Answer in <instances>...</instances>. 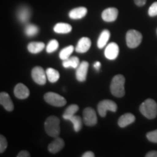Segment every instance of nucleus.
Here are the masks:
<instances>
[{"mask_svg": "<svg viewBox=\"0 0 157 157\" xmlns=\"http://www.w3.org/2000/svg\"><path fill=\"white\" fill-rule=\"evenodd\" d=\"M45 101L48 104L56 107L64 106L66 104V99L56 93H47L44 96Z\"/></svg>", "mask_w": 157, "mask_h": 157, "instance_id": "39448f33", "label": "nucleus"}, {"mask_svg": "<svg viewBox=\"0 0 157 157\" xmlns=\"http://www.w3.org/2000/svg\"><path fill=\"white\" fill-rule=\"evenodd\" d=\"M83 121L87 126H94L98 122L95 111L93 108L87 107L83 111Z\"/></svg>", "mask_w": 157, "mask_h": 157, "instance_id": "6e6552de", "label": "nucleus"}, {"mask_svg": "<svg viewBox=\"0 0 157 157\" xmlns=\"http://www.w3.org/2000/svg\"><path fill=\"white\" fill-rule=\"evenodd\" d=\"M91 47V40L88 37H82L78 40L76 47V51L78 53H84L87 52Z\"/></svg>", "mask_w": 157, "mask_h": 157, "instance_id": "2eb2a0df", "label": "nucleus"}, {"mask_svg": "<svg viewBox=\"0 0 157 157\" xmlns=\"http://www.w3.org/2000/svg\"><path fill=\"white\" fill-rule=\"evenodd\" d=\"M25 34L29 37H32L36 36L39 33V28L34 24H27L25 25Z\"/></svg>", "mask_w": 157, "mask_h": 157, "instance_id": "393cba45", "label": "nucleus"}, {"mask_svg": "<svg viewBox=\"0 0 157 157\" xmlns=\"http://www.w3.org/2000/svg\"><path fill=\"white\" fill-rule=\"evenodd\" d=\"M44 129L47 134L50 137H58L60 132V119L55 116H50L46 119L44 122Z\"/></svg>", "mask_w": 157, "mask_h": 157, "instance_id": "7ed1b4c3", "label": "nucleus"}, {"mask_svg": "<svg viewBox=\"0 0 157 157\" xmlns=\"http://www.w3.org/2000/svg\"><path fill=\"white\" fill-rule=\"evenodd\" d=\"M66 120L71 121V123L73 124L74 125V129L75 132H77L78 131H80V129H82V118L78 117V116L73 115L71 116V117H68Z\"/></svg>", "mask_w": 157, "mask_h": 157, "instance_id": "b1692460", "label": "nucleus"}, {"mask_svg": "<svg viewBox=\"0 0 157 157\" xmlns=\"http://www.w3.org/2000/svg\"><path fill=\"white\" fill-rule=\"evenodd\" d=\"M74 50V46H72V45H69V46L66 47V48H63L61 51H60V54H59V57H60V58L62 60H66V59L70 58V56L73 53Z\"/></svg>", "mask_w": 157, "mask_h": 157, "instance_id": "bb28decb", "label": "nucleus"}, {"mask_svg": "<svg viewBox=\"0 0 157 157\" xmlns=\"http://www.w3.org/2000/svg\"><path fill=\"white\" fill-rule=\"evenodd\" d=\"M79 59L76 56L71 57V58H69L66 59V60H63V66L66 68H77L78 66H79Z\"/></svg>", "mask_w": 157, "mask_h": 157, "instance_id": "4be33fe9", "label": "nucleus"}, {"mask_svg": "<svg viewBox=\"0 0 157 157\" xmlns=\"http://www.w3.org/2000/svg\"><path fill=\"white\" fill-rule=\"evenodd\" d=\"M58 47L59 44L58 41L56 39H52V40L49 42L48 46H47L46 51L48 53H52V52H55L58 48Z\"/></svg>", "mask_w": 157, "mask_h": 157, "instance_id": "cd10ccee", "label": "nucleus"}, {"mask_svg": "<svg viewBox=\"0 0 157 157\" xmlns=\"http://www.w3.org/2000/svg\"><path fill=\"white\" fill-rule=\"evenodd\" d=\"M146 157H157V151H151L147 153L146 155Z\"/></svg>", "mask_w": 157, "mask_h": 157, "instance_id": "72a5a7b5", "label": "nucleus"}, {"mask_svg": "<svg viewBox=\"0 0 157 157\" xmlns=\"http://www.w3.org/2000/svg\"><path fill=\"white\" fill-rule=\"evenodd\" d=\"M30 92L29 88L22 83L16 84L14 89V95L18 99H25L29 96Z\"/></svg>", "mask_w": 157, "mask_h": 157, "instance_id": "ddd939ff", "label": "nucleus"}, {"mask_svg": "<svg viewBox=\"0 0 157 157\" xmlns=\"http://www.w3.org/2000/svg\"><path fill=\"white\" fill-rule=\"evenodd\" d=\"M147 139L152 143H157V129L154 131H151L147 133Z\"/></svg>", "mask_w": 157, "mask_h": 157, "instance_id": "c85d7f7f", "label": "nucleus"}, {"mask_svg": "<svg viewBox=\"0 0 157 157\" xmlns=\"http://www.w3.org/2000/svg\"><path fill=\"white\" fill-rule=\"evenodd\" d=\"M101 67V63L99 61H96L95 63H94V68H95L97 71H99Z\"/></svg>", "mask_w": 157, "mask_h": 157, "instance_id": "c9c22d12", "label": "nucleus"}, {"mask_svg": "<svg viewBox=\"0 0 157 157\" xmlns=\"http://www.w3.org/2000/svg\"><path fill=\"white\" fill-rule=\"evenodd\" d=\"M148 15L151 17H154L157 15V2H155L151 5L148 9Z\"/></svg>", "mask_w": 157, "mask_h": 157, "instance_id": "7c9ffc66", "label": "nucleus"}, {"mask_svg": "<svg viewBox=\"0 0 157 157\" xmlns=\"http://www.w3.org/2000/svg\"><path fill=\"white\" fill-rule=\"evenodd\" d=\"M87 9L84 7H76L71 10L68 13V16L70 18L74 19V20H78L81 19L82 17H84L87 15Z\"/></svg>", "mask_w": 157, "mask_h": 157, "instance_id": "a211bd4d", "label": "nucleus"}, {"mask_svg": "<svg viewBox=\"0 0 157 157\" xmlns=\"http://www.w3.org/2000/svg\"><path fill=\"white\" fill-rule=\"evenodd\" d=\"M140 113L148 119H154L157 116V103L153 99H147L139 108Z\"/></svg>", "mask_w": 157, "mask_h": 157, "instance_id": "f03ea898", "label": "nucleus"}, {"mask_svg": "<svg viewBox=\"0 0 157 157\" xmlns=\"http://www.w3.org/2000/svg\"><path fill=\"white\" fill-rule=\"evenodd\" d=\"M64 140L60 137H56L48 146V151L52 154H56L61 151L64 147Z\"/></svg>", "mask_w": 157, "mask_h": 157, "instance_id": "dca6fc26", "label": "nucleus"}, {"mask_svg": "<svg viewBox=\"0 0 157 157\" xmlns=\"http://www.w3.org/2000/svg\"><path fill=\"white\" fill-rule=\"evenodd\" d=\"M31 155L27 151H22L17 155V157H29Z\"/></svg>", "mask_w": 157, "mask_h": 157, "instance_id": "2f4dec72", "label": "nucleus"}, {"mask_svg": "<svg viewBox=\"0 0 157 157\" xmlns=\"http://www.w3.org/2000/svg\"><path fill=\"white\" fill-rule=\"evenodd\" d=\"M54 31L58 34H68L72 30L71 25L68 23H58L54 26Z\"/></svg>", "mask_w": 157, "mask_h": 157, "instance_id": "aec40b11", "label": "nucleus"}, {"mask_svg": "<svg viewBox=\"0 0 157 157\" xmlns=\"http://www.w3.org/2000/svg\"><path fill=\"white\" fill-rule=\"evenodd\" d=\"M82 157H94L95 156V154H94L93 152L92 151H87L82 156Z\"/></svg>", "mask_w": 157, "mask_h": 157, "instance_id": "f704fd0d", "label": "nucleus"}, {"mask_svg": "<svg viewBox=\"0 0 157 157\" xmlns=\"http://www.w3.org/2000/svg\"><path fill=\"white\" fill-rule=\"evenodd\" d=\"M31 76H32L33 80L39 85H44L46 84L47 74L46 71L41 66H35L31 71Z\"/></svg>", "mask_w": 157, "mask_h": 157, "instance_id": "0eeeda50", "label": "nucleus"}, {"mask_svg": "<svg viewBox=\"0 0 157 157\" xmlns=\"http://www.w3.org/2000/svg\"><path fill=\"white\" fill-rule=\"evenodd\" d=\"M142 34L136 30H129L126 34V42L127 47L131 49L136 48L142 42Z\"/></svg>", "mask_w": 157, "mask_h": 157, "instance_id": "20e7f679", "label": "nucleus"}, {"mask_svg": "<svg viewBox=\"0 0 157 157\" xmlns=\"http://www.w3.org/2000/svg\"><path fill=\"white\" fill-rule=\"evenodd\" d=\"M119 11L115 7H109L105 9L101 14V17L105 22H113L117 20Z\"/></svg>", "mask_w": 157, "mask_h": 157, "instance_id": "9b49d317", "label": "nucleus"}, {"mask_svg": "<svg viewBox=\"0 0 157 157\" xmlns=\"http://www.w3.org/2000/svg\"><path fill=\"white\" fill-rule=\"evenodd\" d=\"M78 110V106L76 104H72V105H70L69 106H68L67 109L65 110L63 114V118L66 120L69 117H71V116L75 115V113L77 112Z\"/></svg>", "mask_w": 157, "mask_h": 157, "instance_id": "a878e982", "label": "nucleus"}, {"mask_svg": "<svg viewBox=\"0 0 157 157\" xmlns=\"http://www.w3.org/2000/svg\"><path fill=\"white\" fill-rule=\"evenodd\" d=\"M89 68V63L87 61L80 63L79 66L76 68V77L78 82H84L87 78V74Z\"/></svg>", "mask_w": 157, "mask_h": 157, "instance_id": "f8f14e48", "label": "nucleus"}, {"mask_svg": "<svg viewBox=\"0 0 157 157\" xmlns=\"http://www.w3.org/2000/svg\"><path fill=\"white\" fill-rule=\"evenodd\" d=\"M135 5L138 7H142V6L146 5V0H134Z\"/></svg>", "mask_w": 157, "mask_h": 157, "instance_id": "473e14b6", "label": "nucleus"}, {"mask_svg": "<svg viewBox=\"0 0 157 157\" xmlns=\"http://www.w3.org/2000/svg\"><path fill=\"white\" fill-rule=\"evenodd\" d=\"M135 121V117L132 113H127L121 116L118 120V124L120 127H125Z\"/></svg>", "mask_w": 157, "mask_h": 157, "instance_id": "f3484780", "label": "nucleus"}, {"mask_svg": "<svg viewBox=\"0 0 157 157\" xmlns=\"http://www.w3.org/2000/svg\"><path fill=\"white\" fill-rule=\"evenodd\" d=\"M110 38V31L107 29L103 30L100 34L99 37L98 39V48L99 49L103 48L105 45L107 44L108 42H109Z\"/></svg>", "mask_w": 157, "mask_h": 157, "instance_id": "6ab92c4d", "label": "nucleus"}, {"mask_svg": "<svg viewBox=\"0 0 157 157\" xmlns=\"http://www.w3.org/2000/svg\"><path fill=\"white\" fill-rule=\"evenodd\" d=\"M31 15V9L28 6L23 5L20 7L17 10V17L18 21L22 23H26L30 19Z\"/></svg>", "mask_w": 157, "mask_h": 157, "instance_id": "9d476101", "label": "nucleus"}, {"mask_svg": "<svg viewBox=\"0 0 157 157\" xmlns=\"http://www.w3.org/2000/svg\"><path fill=\"white\" fill-rule=\"evenodd\" d=\"M47 78L51 83H56L60 78V74L58 71L52 68H48L46 70Z\"/></svg>", "mask_w": 157, "mask_h": 157, "instance_id": "5701e85b", "label": "nucleus"}, {"mask_svg": "<svg viewBox=\"0 0 157 157\" xmlns=\"http://www.w3.org/2000/svg\"><path fill=\"white\" fill-rule=\"evenodd\" d=\"M125 78L123 75L118 74L112 78L110 85L111 93L117 98H122L125 95Z\"/></svg>", "mask_w": 157, "mask_h": 157, "instance_id": "f257e3e1", "label": "nucleus"}, {"mask_svg": "<svg viewBox=\"0 0 157 157\" xmlns=\"http://www.w3.org/2000/svg\"><path fill=\"white\" fill-rule=\"evenodd\" d=\"M7 147V141L5 137L3 135H0V153L2 154Z\"/></svg>", "mask_w": 157, "mask_h": 157, "instance_id": "c756f323", "label": "nucleus"}, {"mask_svg": "<svg viewBox=\"0 0 157 157\" xmlns=\"http://www.w3.org/2000/svg\"><path fill=\"white\" fill-rule=\"evenodd\" d=\"M117 110V105L111 100H103L98 105V111L101 117H105L108 111L116 112Z\"/></svg>", "mask_w": 157, "mask_h": 157, "instance_id": "423d86ee", "label": "nucleus"}, {"mask_svg": "<svg viewBox=\"0 0 157 157\" xmlns=\"http://www.w3.org/2000/svg\"><path fill=\"white\" fill-rule=\"evenodd\" d=\"M28 50L32 54H37L39 52H42L44 48V44L43 42H30L28 44Z\"/></svg>", "mask_w": 157, "mask_h": 157, "instance_id": "412c9836", "label": "nucleus"}, {"mask_svg": "<svg viewBox=\"0 0 157 157\" xmlns=\"http://www.w3.org/2000/svg\"><path fill=\"white\" fill-rule=\"evenodd\" d=\"M0 103L7 111H12L14 109V105L9 94L5 92H2L0 93Z\"/></svg>", "mask_w": 157, "mask_h": 157, "instance_id": "4468645a", "label": "nucleus"}, {"mask_svg": "<svg viewBox=\"0 0 157 157\" xmlns=\"http://www.w3.org/2000/svg\"><path fill=\"white\" fill-rule=\"evenodd\" d=\"M119 52V48L118 44L115 42H111L106 46L104 53H105V56L107 59L110 60H113L117 58Z\"/></svg>", "mask_w": 157, "mask_h": 157, "instance_id": "1a4fd4ad", "label": "nucleus"}]
</instances>
